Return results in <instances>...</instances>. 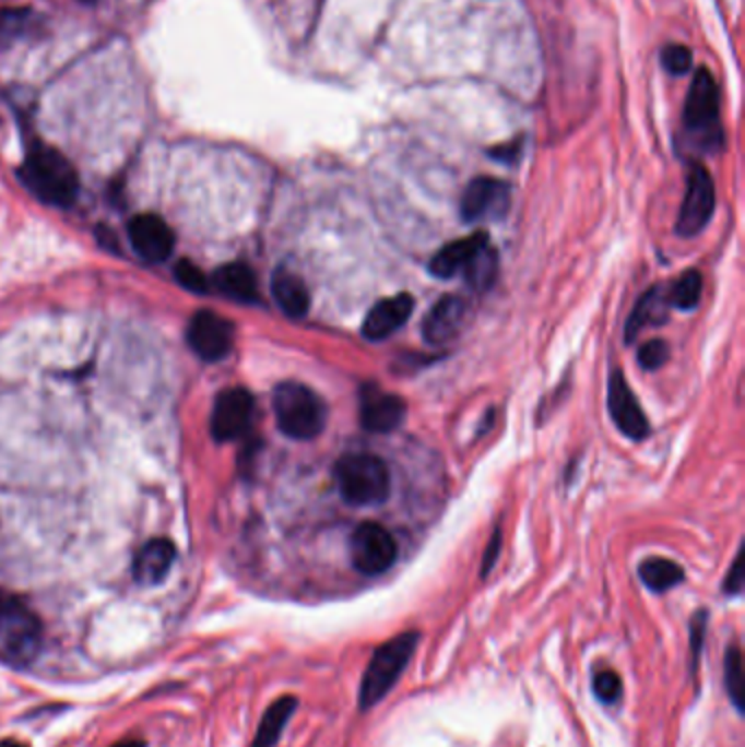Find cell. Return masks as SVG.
Instances as JSON below:
<instances>
[{
    "mask_svg": "<svg viewBox=\"0 0 745 747\" xmlns=\"http://www.w3.org/2000/svg\"><path fill=\"white\" fill-rule=\"evenodd\" d=\"M271 295L277 308L291 319H301L310 308V293L304 280L291 269H275L271 277Z\"/></svg>",
    "mask_w": 745,
    "mask_h": 747,
    "instance_id": "d6986e66",
    "label": "cell"
},
{
    "mask_svg": "<svg viewBox=\"0 0 745 747\" xmlns=\"http://www.w3.org/2000/svg\"><path fill=\"white\" fill-rule=\"evenodd\" d=\"M518 151H520L518 142H513V144H502V146H498V149L492 151V157L505 159V162H513V159L518 157Z\"/></svg>",
    "mask_w": 745,
    "mask_h": 747,
    "instance_id": "e575fe53",
    "label": "cell"
},
{
    "mask_svg": "<svg viewBox=\"0 0 745 747\" xmlns=\"http://www.w3.org/2000/svg\"><path fill=\"white\" fill-rule=\"evenodd\" d=\"M706 625H708V612L699 609L693 618H690V671L695 673L697 662H699V651L706 638Z\"/></svg>",
    "mask_w": 745,
    "mask_h": 747,
    "instance_id": "1f68e13d",
    "label": "cell"
},
{
    "mask_svg": "<svg viewBox=\"0 0 745 747\" xmlns=\"http://www.w3.org/2000/svg\"><path fill=\"white\" fill-rule=\"evenodd\" d=\"M413 297L409 293H398L376 301L363 321V336L367 341H385L389 334L400 330L413 312Z\"/></svg>",
    "mask_w": 745,
    "mask_h": 747,
    "instance_id": "2e32d148",
    "label": "cell"
},
{
    "mask_svg": "<svg viewBox=\"0 0 745 747\" xmlns=\"http://www.w3.org/2000/svg\"><path fill=\"white\" fill-rule=\"evenodd\" d=\"M669 306H671L669 304V295L662 288L655 286V288L647 290L638 299L636 308L631 310V315H629V319L625 323V341L631 343L647 323H662L666 319V308Z\"/></svg>",
    "mask_w": 745,
    "mask_h": 747,
    "instance_id": "7402d4cb",
    "label": "cell"
},
{
    "mask_svg": "<svg viewBox=\"0 0 745 747\" xmlns=\"http://www.w3.org/2000/svg\"><path fill=\"white\" fill-rule=\"evenodd\" d=\"M406 417V404L400 395L387 393L376 384H365L360 389V426L369 432H391L400 428Z\"/></svg>",
    "mask_w": 745,
    "mask_h": 747,
    "instance_id": "4fadbf2b",
    "label": "cell"
},
{
    "mask_svg": "<svg viewBox=\"0 0 745 747\" xmlns=\"http://www.w3.org/2000/svg\"><path fill=\"white\" fill-rule=\"evenodd\" d=\"M334 483L352 507H374L389 498L391 474L387 463L369 452L345 454L334 465Z\"/></svg>",
    "mask_w": 745,
    "mask_h": 747,
    "instance_id": "7a4b0ae2",
    "label": "cell"
},
{
    "mask_svg": "<svg viewBox=\"0 0 745 747\" xmlns=\"http://www.w3.org/2000/svg\"><path fill=\"white\" fill-rule=\"evenodd\" d=\"M607 411L627 439L640 441L649 435V419L620 369H612L607 380Z\"/></svg>",
    "mask_w": 745,
    "mask_h": 747,
    "instance_id": "8fae6325",
    "label": "cell"
},
{
    "mask_svg": "<svg viewBox=\"0 0 745 747\" xmlns=\"http://www.w3.org/2000/svg\"><path fill=\"white\" fill-rule=\"evenodd\" d=\"M273 413L277 428L291 439H315L328 417V406L310 387L284 380L273 389Z\"/></svg>",
    "mask_w": 745,
    "mask_h": 747,
    "instance_id": "3957f363",
    "label": "cell"
},
{
    "mask_svg": "<svg viewBox=\"0 0 745 747\" xmlns=\"http://www.w3.org/2000/svg\"><path fill=\"white\" fill-rule=\"evenodd\" d=\"M511 201V188L496 177H474L459 203V214L465 223H476L485 218H500Z\"/></svg>",
    "mask_w": 745,
    "mask_h": 747,
    "instance_id": "9c48e42d",
    "label": "cell"
},
{
    "mask_svg": "<svg viewBox=\"0 0 745 747\" xmlns=\"http://www.w3.org/2000/svg\"><path fill=\"white\" fill-rule=\"evenodd\" d=\"M487 234L485 232H474L465 238H457L448 245H444L435 256L433 260L428 262V271L430 275L435 277H452L457 273L463 271V266L487 245Z\"/></svg>",
    "mask_w": 745,
    "mask_h": 747,
    "instance_id": "e0dca14e",
    "label": "cell"
},
{
    "mask_svg": "<svg viewBox=\"0 0 745 747\" xmlns=\"http://www.w3.org/2000/svg\"><path fill=\"white\" fill-rule=\"evenodd\" d=\"M175 277L179 280V284L192 293H205L208 290V280L203 275V271L199 266H194L188 260H181L175 266Z\"/></svg>",
    "mask_w": 745,
    "mask_h": 747,
    "instance_id": "4dcf8cb0",
    "label": "cell"
},
{
    "mask_svg": "<svg viewBox=\"0 0 745 747\" xmlns=\"http://www.w3.org/2000/svg\"><path fill=\"white\" fill-rule=\"evenodd\" d=\"M26 188L46 203L70 205L79 192L74 166L52 146L35 144L20 168Z\"/></svg>",
    "mask_w": 745,
    "mask_h": 747,
    "instance_id": "6da1fadb",
    "label": "cell"
},
{
    "mask_svg": "<svg viewBox=\"0 0 745 747\" xmlns=\"http://www.w3.org/2000/svg\"><path fill=\"white\" fill-rule=\"evenodd\" d=\"M0 747H26V745H20V743H13V740H4Z\"/></svg>",
    "mask_w": 745,
    "mask_h": 747,
    "instance_id": "8d00e7d4",
    "label": "cell"
},
{
    "mask_svg": "<svg viewBox=\"0 0 745 747\" xmlns=\"http://www.w3.org/2000/svg\"><path fill=\"white\" fill-rule=\"evenodd\" d=\"M468 317V301L459 295L439 297L422 319V336L430 345H444L452 341Z\"/></svg>",
    "mask_w": 745,
    "mask_h": 747,
    "instance_id": "9a60e30c",
    "label": "cell"
},
{
    "mask_svg": "<svg viewBox=\"0 0 745 747\" xmlns=\"http://www.w3.org/2000/svg\"><path fill=\"white\" fill-rule=\"evenodd\" d=\"M714 212V181L701 164H693L686 177V192L675 221V234L682 238L697 236Z\"/></svg>",
    "mask_w": 745,
    "mask_h": 747,
    "instance_id": "ba28073f",
    "label": "cell"
},
{
    "mask_svg": "<svg viewBox=\"0 0 745 747\" xmlns=\"http://www.w3.org/2000/svg\"><path fill=\"white\" fill-rule=\"evenodd\" d=\"M398 557L393 535L378 522H360L350 537L352 566L367 577L387 572Z\"/></svg>",
    "mask_w": 745,
    "mask_h": 747,
    "instance_id": "52a82bcc",
    "label": "cell"
},
{
    "mask_svg": "<svg viewBox=\"0 0 745 747\" xmlns=\"http://www.w3.org/2000/svg\"><path fill=\"white\" fill-rule=\"evenodd\" d=\"M741 590H743V555L738 553V555L734 557V561H732V568H730L725 581H723V592L730 594V596H734V594H738Z\"/></svg>",
    "mask_w": 745,
    "mask_h": 747,
    "instance_id": "d6a6232c",
    "label": "cell"
},
{
    "mask_svg": "<svg viewBox=\"0 0 745 747\" xmlns=\"http://www.w3.org/2000/svg\"><path fill=\"white\" fill-rule=\"evenodd\" d=\"M42 642V627L33 612L15 598H4L0 607V660L7 664H28Z\"/></svg>",
    "mask_w": 745,
    "mask_h": 747,
    "instance_id": "8992f818",
    "label": "cell"
},
{
    "mask_svg": "<svg viewBox=\"0 0 745 747\" xmlns=\"http://www.w3.org/2000/svg\"><path fill=\"white\" fill-rule=\"evenodd\" d=\"M2 601H4V596H2V594H0V607H2Z\"/></svg>",
    "mask_w": 745,
    "mask_h": 747,
    "instance_id": "74e56055",
    "label": "cell"
},
{
    "mask_svg": "<svg viewBox=\"0 0 745 747\" xmlns=\"http://www.w3.org/2000/svg\"><path fill=\"white\" fill-rule=\"evenodd\" d=\"M498 555H500V531L496 529V531H494V535H492V540L487 542V548H485V553H483V561H481V577H487V572L494 568V564H496V559H498Z\"/></svg>",
    "mask_w": 745,
    "mask_h": 747,
    "instance_id": "836d02e7",
    "label": "cell"
},
{
    "mask_svg": "<svg viewBox=\"0 0 745 747\" xmlns=\"http://www.w3.org/2000/svg\"><path fill=\"white\" fill-rule=\"evenodd\" d=\"M642 583L653 592H666L684 581V570L679 564L666 557H649L638 566Z\"/></svg>",
    "mask_w": 745,
    "mask_h": 747,
    "instance_id": "603a6c76",
    "label": "cell"
},
{
    "mask_svg": "<svg viewBox=\"0 0 745 747\" xmlns=\"http://www.w3.org/2000/svg\"><path fill=\"white\" fill-rule=\"evenodd\" d=\"M253 417V395L243 387L225 389L216 395L210 430L218 441H232L247 432Z\"/></svg>",
    "mask_w": 745,
    "mask_h": 747,
    "instance_id": "30bf717a",
    "label": "cell"
},
{
    "mask_svg": "<svg viewBox=\"0 0 745 747\" xmlns=\"http://www.w3.org/2000/svg\"><path fill=\"white\" fill-rule=\"evenodd\" d=\"M701 290H703L701 273L695 269H688L675 280V284L669 293V304L679 308V310H693L699 304Z\"/></svg>",
    "mask_w": 745,
    "mask_h": 747,
    "instance_id": "484cf974",
    "label": "cell"
},
{
    "mask_svg": "<svg viewBox=\"0 0 745 747\" xmlns=\"http://www.w3.org/2000/svg\"><path fill=\"white\" fill-rule=\"evenodd\" d=\"M129 242L146 262H162L170 256L175 236L173 229L155 214H138L129 221Z\"/></svg>",
    "mask_w": 745,
    "mask_h": 747,
    "instance_id": "5bb4252c",
    "label": "cell"
},
{
    "mask_svg": "<svg viewBox=\"0 0 745 747\" xmlns=\"http://www.w3.org/2000/svg\"><path fill=\"white\" fill-rule=\"evenodd\" d=\"M111 747H144V740H140V738H125V740L114 743Z\"/></svg>",
    "mask_w": 745,
    "mask_h": 747,
    "instance_id": "d590c367",
    "label": "cell"
},
{
    "mask_svg": "<svg viewBox=\"0 0 745 747\" xmlns=\"http://www.w3.org/2000/svg\"><path fill=\"white\" fill-rule=\"evenodd\" d=\"M723 684L728 690L730 701L738 712H743V699H745V688H743V655L736 644L728 647L725 657H723Z\"/></svg>",
    "mask_w": 745,
    "mask_h": 747,
    "instance_id": "d4e9b609",
    "label": "cell"
},
{
    "mask_svg": "<svg viewBox=\"0 0 745 747\" xmlns=\"http://www.w3.org/2000/svg\"><path fill=\"white\" fill-rule=\"evenodd\" d=\"M81 2H96V0H81Z\"/></svg>",
    "mask_w": 745,
    "mask_h": 747,
    "instance_id": "f35d334b",
    "label": "cell"
},
{
    "mask_svg": "<svg viewBox=\"0 0 745 747\" xmlns=\"http://www.w3.org/2000/svg\"><path fill=\"white\" fill-rule=\"evenodd\" d=\"M31 13L26 9H2L0 11V50L15 44L28 28Z\"/></svg>",
    "mask_w": 745,
    "mask_h": 747,
    "instance_id": "4316f807",
    "label": "cell"
},
{
    "mask_svg": "<svg viewBox=\"0 0 745 747\" xmlns=\"http://www.w3.org/2000/svg\"><path fill=\"white\" fill-rule=\"evenodd\" d=\"M186 339L192 352L203 360H221L232 349L234 328L225 317L212 310H199L188 323Z\"/></svg>",
    "mask_w": 745,
    "mask_h": 747,
    "instance_id": "7c38bea8",
    "label": "cell"
},
{
    "mask_svg": "<svg viewBox=\"0 0 745 747\" xmlns=\"http://www.w3.org/2000/svg\"><path fill=\"white\" fill-rule=\"evenodd\" d=\"M669 356H671L669 343L662 339H651V341L640 345L638 365L647 371H653V369H660L669 360Z\"/></svg>",
    "mask_w": 745,
    "mask_h": 747,
    "instance_id": "f1b7e54d",
    "label": "cell"
},
{
    "mask_svg": "<svg viewBox=\"0 0 745 747\" xmlns=\"http://www.w3.org/2000/svg\"><path fill=\"white\" fill-rule=\"evenodd\" d=\"M662 66L671 74H686L693 68V52L682 44H669L662 50Z\"/></svg>",
    "mask_w": 745,
    "mask_h": 747,
    "instance_id": "f546056e",
    "label": "cell"
},
{
    "mask_svg": "<svg viewBox=\"0 0 745 747\" xmlns=\"http://www.w3.org/2000/svg\"><path fill=\"white\" fill-rule=\"evenodd\" d=\"M419 633L417 631H404L385 644H380L363 673L360 688H358V708L369 710L378 701L385 699V695L393 688V684L404 673L411 655L415 653Z\"/></svg>",
    "mask_w": 745,
    "mask_h": 747,
    "instance_id": "277c9868",
    "label": "cell"
},
{
    "mask_svg": "<svg viewBox=\"0 0 745 747\" xmlns=\"http://www.w3.org/2000/svg\"><path fill=\"white\" fill-rule=\"evenodd\" d=\"M463 277L472 290H487L498 275V253L489 242L463 266Z\"/></svg>",
    "mask_w": 745,
    "mask_h": 747,
    "instance_id": "cb8c5ba5",
    "label": "cell"
},
{
    "mask_svg": "<svg viewBox=\"0 0 745 747\" xmlns=\"http://www.w3.org/2000/svg\"><path fill=\"white\" fill-rule=\"evenodd\" d=\"M214 286L229 299L251 304L258 299V282L253 271L243 262H229L216 269Z\"/></svg>",
    "mask_w": 745,
    "mask_h": 747,
    "instance_id": "ffe728a7",
    "label": "cell"
},
{
    "mask_svg": "<svg viewBox=\"0 0 745 747\" xmlns=\"http://www.w3.org/2000/svg\"><path fill=\"white\" fill-rule=\"evenodd\" d=\"M175 561V546L170 540L155 537L146 542L133 559V577L142 585L159 583Z\"/></svg>",
    "mask_w": 745,
    "mask_h": 747,
    "instance_id": "ac0fdd59",
    "label": "cell"
},
{
    "mask_svg": "<svg viewBox=\"0 0 745 747\" xmlns=\"http://www.w3.org/2000/svg\"><path fill=\"white\" fill-rule=\"evenodd\" d=\"M592 690H594V695H596L599 701H603V703H616V701L620 699V692H623V681H620V677H618L616 671L603 668V671L594 673Z\"/></svg>",
    "mask_w": 745,
    "mask_h": 747,
    "instance_id": "83f0119b",
    "label": "cell"
},
{
    "mask_svg": "<svg viewBox=\"0 0 745 747\" xmlns=\"http://www.w3.org/2000/svg\"><path fill=\"white\" fill-rule=\"evenodd\" d=\"M684 127L688 135L699 140L703 149L721 146L723 133L719 124V87L708 68H697L684 103Z\"/></svg>",
    "mask_w": 745,
    "mask_h": 747,
    "instance_id": "5b68a950",
    "label": "cell"
},
{
    "mask_svg": "<svg viewBox=\"0 0 745 747\" xmlns=\"http://www.w3.org/2000/svg\"><path fill=\"white\" fill-rule=\"evenodd\" d=\"M295 708H297V699L293 695H284V697L275 699L264 710L260 725L256 730V736H253L249 747H275V743L282 736V730L288 723V719L293 716Z\"/></svg>",
    "mask_w": 745,
    "mask_h": 747,
    "instance_id": "44dd1931",
    "label": "cell"
}]
</instances>
